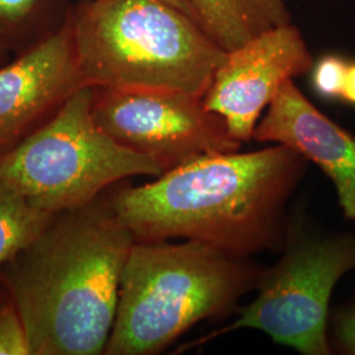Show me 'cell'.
<instances>
[{
	"label": "cell",
	"mask_w": 355,
	"mask_h": 355,
	"mask_svg": "<svg viewBox=\"0 0 355 355\" xmlns=\"http://www.w3.org/2000/svg\"><path fill=\"white\" fill-rule=\"evenodd\" d=\"M91 101L92 87L76 91L48 123L0 157V179L37 209H74L127 178L165 173L155 159L104 133Z\"/></svg>",
	"instance_id": "5b68a950"
},
{
	"label": "cell",
	"mask_w": 355,
	"mask_h": 355,
	"mask_svg": "<svg viewBox=\"0 0 355 355\" xmlns=\"http://www.w3.org/2000/svg\"><path fill=\"white\" fill-rule=\"evenodd\" d=\"M305 159L277 144L252 153H216L178 166L155 182L111 195L136 242L183 239L237 257L274 249L286 234V207Z\"/></svg>",
	"instance_id": "6da1fadb"
},
{
	"label": "cell",
	"mask_w": 355,
	"mask_h": 355,
	"mask_svg": "<svg viewBox=\"0 0 355 355\" xmlns=\"http://www.w3.org/2000/svg\"><path fill=\"white\" fill-rule=\"evenodd\" d=\"M136 242L111 196L60 212L3 265L32 355H98L114 327L121 277Z\"/></svg>",
	"instance_id": "7a4b0ae2"
},
{
	"label": "cell",
	"mask_w": 355,
	"mask_h": 355,
	"mask_svg": "<svg viewBox=\"0 0 355 355\" xmlns=\"http://www.w3.org/2000/svg\"><path fill=\"white\" fill-rule=\"evenodd\" d=\"M86 86L70 17L60 33L0 66V157L48 123Z\"/></svg>",
	"instance_id": "9c48e42d"
},
{
	"label": "cell",
	"mask_w": 355,
	"mask_h": 355,
	"mask_svg": "<svg viewBox=\"0 0 355 355\" xmlns=\"http://www.w3.org/2000/svg\"><path fill=\"white\" fill-rule=\"evenodd\" d=\"M165 1L170 3V4L174 6V7H177L178 10L187 13L195 21H198L195 11H193V8H192V6H191L190 0H165ZM198 23H199V21H198Z\"/></svg>",
	"instance_id": "ac0fdd59"
},
{
	"label": "cell",
	"mask_w": 355,
	"mask_h": 355,
	"mask_svg": "<svg viewBox=\"0 0 355 355\" xmlns=\"http://www.w3.org/2000/svg\"><path fill=\"white\" fill-rule=\"evenodd\" d=\"M313 64L299 28L292 23L275 26L227 53L204 95L205 107L224 117L233 139L249 142L283 85Z\"/></svg>",
	"instance_id": "ba28073f"
},
{
	"label": "cell",
	"mask_w": 355,
	"mask_h": 355,
	"mask_svg": "<svg viewBox=\"0 0 355 355\" xmlns=\"http://www.w3.org/2000/svg\"><path fill=\"white\" fill-rule=\"evenodd\" d=\"M261 275L246 258L204 242H135L104 353H159L195 324L225 315Z\"/></svg>",
	"instance_id": "3957f363"
},
{
	"label": "cell",
	"mask_w": 355,
	"mask_h": 355,
	"mask_svg": "<svg viewBox=\"0 0 355 355\" xmlns=\"http://www.w3.org/2000/svg\"><path fill=\"white\" fill-rule=\"evenodd\" d=\"M73 7L71 0H0V51L19 55L55 36Z\"/></svg>",
	"instance_id": "7c38bea8"
},
{
	"label": "cell",
	"mask_w": 355,
	"mask_h": 355,
	"mask_svg": "<svg viewBox=\"0 0 355 355\" xmlns=\"http://www.w3.org/2000/svg\"><path fill=\"white\" fill-rule=\"evenodd\" d=\"M71 26L89 87H154L204 96L227 51L165 0H79Z\"/></svg>",
	"instance_id": "277c9868"
},
{
	"label": "cell",
	"mask_w": 355,
	"mask_h": 355,
	"mask_svg": "<svg viewBox=\"0 0 355 355\" xmlns=\"http://www.w3.org/2000/svg\"><path fill=\"white\" fill-rule=\"evenodd\" d=\"M355 268V237L292 233L286 253L257 283L258 296L224 329L193 345L233 330L265 331L275 343L305 355L330 354L327 328L331 292Z\"/></svg>",
	"instance_id": "8992f818"
},
{
	"label": "cell",
	"mask_w": 355,
	"mask_h": 355,
	"mask_svg": "<svg viewBox=\"0 0 355 355\" xmlns=\"http://www.w3.org/2000/svg\"><path fill=\"white\" fill-rule=\"evenodd\" d=\"M7 55H8V54H6V53H1V51H0V66L3 64H6V61H7Z\"/></svg>",
	"instance_id": "d6986e66"
},
{
	"label": "cell",
	"mask_w": 355,
	"mask_h": 355,
	"mask_svg": "<svg viewBox=\"0 0 355 355\" xmlns=\"http://www.w3.org/2000/svg\"><path fill=\"white\" fill-rule=\"evenodd\" d=\"M92 117L112 140L168 171L208 154L239 152L223 116L204 96L154 87H92Z\"/></svg>",
	"instance_id": "52a82bcc"
},
{
	"label": "cell",
	"mask_w": 355,
	"mask_h": 355,
	"mask_svg": "<svg viewBox=\"0 0 355 355\" xmlns=\"http://www.w3.org/2000/svg\"><path fill=\"white\" fill-rule=\"evenodd\" d=\"M341 99L355 105V62L347 64Z\"/></svg>",
	"instance_id": "e0dca14e"
},
{
	"label": "cell",
	"mask_w": 355,
	"mask_h": 355,
	"mask_svg": "<svg viewBox=\"0 0 355 355\" xmlns=\"http://www.w3.org/2000/svg\"><path fill=\"white\" fill-rule=\"evenodd\" d=\"M347 62L338 55H325L312 67V83L320 96L341 99Z\"/></svg>",
	"instance_id": "9a60e30c"
},
{
	"label": "cell",
	"mask_w": 355,
	"mask_h": 355,
	"mask_svg": "<svg viewBox=\"0 0 355 355\" xmlns=\"http://www.w3.org/2000/svg\"><path fill=\"white\" fill-rule=\"evenodd\" d=\"M336 341L349 354H355V305L343 309L333 322Z\"/></svg>",
	"instance_id": "2e32d148"
},
{
	"label": "cell",
	"mask_w": 355,
	"mask_h": 355,
	"mask_svg": "<svg viewBox=\"0 0 355 355\" xmlns=\"http://www.w3.org/2000/svg\"><path fill=\"white\" fill-rule=\"evenodd\" d=\"M190 3L199 24L227 53L268 29L292 23L284 0H190Z\"/></svg>",
	"instance_id": "8fae6325"
},
{
	"label": "cell",
	"mask_w": 355,
	"mask_h": 355,
	"mask_svg": "<svg viewBox=\"0 0 355 355\" xmlns=\"http://www.w3.org/2000/svg\"><path fill=\"white\" fill-rule=\"evenodd\" d=\"M253 140L286 145L333 182L343 214L355 220V137L331 121L287 80L254 129Z\"/></svg>",
	"instance_id": "30bf717a"
},
{
	"label": "cell",
	"mask_w": 355,
	"mask_h": 355,
	"mask_svg": "<svg viewBox=\"0 0 355 355\" xmlns=\"http://www.w3.org/2000/svg\"><path fill=\"white\" fill-rule=\"evenodd\" d=\"M32 355L23 320L10 293L0 302V355Z\"/></svg>",
	"instance_id": "5bb4252c"
},
{
	"label": "cell",
	"mask_w": 355,
	"mask_h": 355,
	"mask_svg": "<svg viewBox=\"0 0 355 355\" xmlns=\"http://www.w3.org/2000/svg\"><path fill=\"white\" fill-rule=\"evenodd\" d=\"M55 215L37 209L0 179V266L35 241Z\"/></svg>",
	"instance_id": "4fadbf2b"
}]
</instances>
